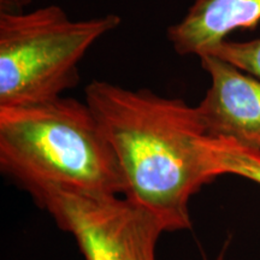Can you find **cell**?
Returning a JSON list of instances; mask_svg holds the SVG:
<instances>
[{"instance_id":"cell-1","label":"cell","mask_w":260,"mask_h":260,"mask_svg":"<svg viewBox=\"0 0 260 260\" xmlns=\"http://www.w3.org/2000/svg\"><path fill=\"white\" fill-rule=\"evenodd\" d=\"M84 94L118 160L123 197L153 214L164 233L189 229L191 197L213 181L200 146L206 134L197 106L99 80Z\"/></svg>"},{"instance_id":"cell-9","label":"cell","mask_w":260,"mask_h":260,"mask_svg":"<svg viewBox=\"0 0 260 260\" xmlns=\"http://www.w3.org/2000/svg\"><path fill=\"white\" fill-rule=\"evenodd\" d=\"M6 2H12V3H16V4L23 5V4H27V3L30 2V0H6Z\"/></svg>"},{"instance_id":"cell-8","label":"cell","mask_w":260,"mask_h":260,"mask_svg":"<svg viewBox=\"0 0 260 260\" xmlns=\"http://www.w3.org/2000/svg\"><path fill=\"white\" fill-rule=\"evenodd\" d=\"M204 54L218 57L260 80V38L249 41L224 40Z\"/></svg>"},{"instance_id":"cell-6","label":"cell","mask_w":260,"mask_h":260,"mask_svg":"<svg viewBox=\"0 0 260 260\" xmlns=\"http://www.w3.org/2000/svg\"><path fill=\"white\" fill-rule=\"evenodd\" d=\"M260 22V0H193L167 39L180 56H198L219 45L233 31L254 29Z\"/></svg>"},{"instance_id":"cell-2","label":"cell","mask_w":260,"mask_h":260,"mask_svg":"<svg viewBox=\"0 0 260 260\" xmlns=\"http://www.w3.org/2000/svg\"><path fill=\"white\" fill-rule=\"evenodd\" d=\"M0 170L37 199L52 189L124 195L115 152L86 102L0 106Z\"/></svg>"},{"instance_id":"cell-10","label":"cell","mask_w":260,"mask_h":260,"mask_svg":"<svg viewBox=\"0 0 260 260\" xmlns=\"http://www.w3.org/2000/svg\"><path fill=\"white\" fill-rule=\"evenodd\" d=\"M218 260H222V258H219V259H218Z\"/></svg>"},{"instance_id":"cell-3","label":"cell","mask_w":260,"mask_h":260,"mask_svg":"<svg viewBox=\"0 0 260 260\" xmlns=\"http://www.w3.org/2000/svg\"><path fill=\"white\" fill-rule=\"evenodd\" d=\"M122 23L107 14L71 19L48 5L29 12L0 11V106L46 103L80 82V63L93 45Z\"/></svg>"},{"instance_id":"cell-7","label":"cell","mask_w":260,"mask_h":260,"mask_svg":"<svg viewBox=\"0 0 260 260\" xmlns=\"http://www.w3.org/2000/svg\"><path fill=\"white\" fill-rule=\"evenodd\" d=\"M200 145L207 171L213 180L229 174L260 184V152L242 147L230 140L207 136H204Z\"/></svg>"},{"instance_id":"cell-5","label":"cell","mask_w":260,"mask_h":260,"mask_svg":"<svg viewBox=\"0 0 260 260\" xmlns=\"http://www.w3.org/2000/svg\"><path fill=\"white\" fill-rule=\"evenodd\" d=\"M199 59L211 79L197 105L205 134L260 152V80L212 54Z\"/></svg>"},{"instance_id":"cell-4","label":"cell","mask_w":260,"mask_h":260,"mask_svg":"<svg viewBox=\"0 0 260 260\" xmlns=\"http://www.w3.org/2000/svg\"><path fill=\"white\" fill-rule=\"evenodd\" d=\"M34 201L74 236L86 260H155L164 230L153 214L123 195L59 188Z\"/></svg>"}]
</instances>
